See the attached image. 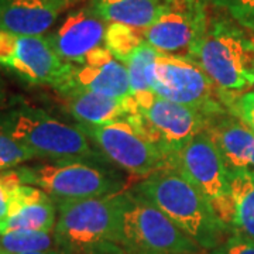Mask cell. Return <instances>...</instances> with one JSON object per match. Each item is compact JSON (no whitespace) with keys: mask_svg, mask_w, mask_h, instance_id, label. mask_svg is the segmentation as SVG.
Segmentation results:
<instances>
[{"mask_svg":"<svg viewBox=\"0 0 254 254\" xmlns=\"http://www.w3.org/2000/svg\"><path fill=\"white\" fill-rule=\"evenodd\" d=\"M76 0H0V30L43 36Z\"/></svg>","mask_w":254,"mask_h":254,"instance_id":"cell-16","label":"cell"},{"mask_svg":"<svg viewBox=\"0 0 254 254\" xmlns=\"http://www.w3.org/2000/svg\"><path fill=\"white\" fill-rule=\"evenodd\" d=\"M230 188L233 212L229 230L254 240V177L247 173L230 174Z\"/></svg>","mask_w":254,"mask_h":254,"instance_id":"cell-20","label":"cell"},{"mask_svg":"<svg viewBox=\"0 0 254 254\" xmlns=\"http://www.w3.org/2000/svg\"><path fill=\"white\" fill-rule=\"evenodd\" d=\"M205 0H164L158 17L143 31L145 41L161 54H188L209 24Z\"/></svg>","mask_w":254,"mask_h":254,"instance_id":"cell-12","label":"cell"},{"mask_svg":"<svg viewBox=\"0 0 254 254\" xmlns=\"http://www.w3.org/2000/svg\"><path fill=\"white\" fill-rule=\"evenodd\" d=\"M131 103L133 113L127 120L171 160L173 170L175 157L212 123L203 113L164 99L153 91L133 93Z\"/></svg>","mask_w":254,"mask_h":254,"instance_id":"cell-5","label":"cell"},{"mask_svg":"<svg viewBox=\"0 0 254 254\" xmlns=\"http://www.w3.org/2000/svg\"><path fill=\"white\" fill-rule=\"evenodd\" d=\"M57 91L61 93L66 109L78 125L103 126L126 120L133 113L131 96L127 99L110 98L76 86H63Z\"/></svg>","mask_w":254,"mask_h":254,"instance_id":"cell-17","label":"cell"},{"mask_svg":"<svg viewBox=\"0 0 254 254\" xmlns=\"http://www.w3.org/2000/svg\"><path fill=\"white\" fill-rule=\"evenodd\" d=\"M161 53L147 41L137 48L125 63L133 93L153 91L155 63Z\"/></svg>","mask_w":254,"mask_h":254,"instance_id":"cell-21","label":"cell"},{"mask_svg":"<svg viewBox=\"0 0 254 254\" xmlns=\"http://www.w3.org/2000/svg\"><path fill=\"white\" fill-rule=\"evenodd\" d=\"M57 223V202L43 190L20 184L10 203L9 215L0 223V235L14 230L51 233Z\"/></svg>","mask_w":254,"mask_h":254,"instance_id":"cell-15","label":"cell"},{"mask_svg":"<svg viewBox=\"0 0 254 254\" xmlns=\"http://www.w3.org/2000/svg\"><path fill=\"white\" fill-rule=\"evenodd\" d=\"M21 254H68L63 249H58V250H44V252H28V253H21Z\"/></svg>","mask_w":254,"mask_h":254,"instance_id":"cell-29","label":"cell"},{"mask_svg":"<svg viewBox=\"0 0 254 254\" xmlns=\"http://www.w3.org/2000/svg\"><path fill=\"white\" fill-rule=\"evenodd\" d=\"M20 184H23L16 170L0 171V223H3L9 215L13 193Z\"/></svg>","mask_w":254,"mask_h":254,"instance_id":"cell-27","label":"cell"},{"mask_svg":"<svg viewBox=\"0 0 254 254\" xmlns=\"http://www.w3.org/2000/svg\"><path fill=\"white\" fill-rule=\"evenodd\" d=\"M134 190L154 203L202 249L212 250L223 242L226 226L208 199L177 170L153 174L138 182Z\"/></svg>","mask_w":254,"mask_h":254,"instance_id":"cell-3","label":"cell"},{"mask_svg":"<svg viewBox=\"0 0 254 254\" xmlns=\"http://www.w3.org/2000/svg\"><path fill=\"white\" fill-rule=\"evenodd\" d=\"M185 57L208 73L223 102L254 86V34L232 17H210L205 33Z\"/></svg>","mask_w":254,"mask_h":254,"instance_id":"cell-1","label":"cell"},{"mask_svg":"<svg viewBox=\"0 0 254 254\" xmlns=\"http://www.w3.org/2000/svg\"><path fill=\"white\" fill-rule=\"evenodd\" d=\"M63 86H76L119 99H127L133 95L125 64L110 54L106 47L93 50L85 63L75 65L69 79Z\"/></svg>","mask_w":254,"mask_h":254,"instance_id":"cell-14","label":"cell"},{"mask_svg":"<svg viewBox=\"0 0 254 254\" xmlns=\"http://www.w3.org/2000/svg\"><path fill=\"white\" fill-rule=\"evenodd\" d=\"M0 66L33 85L54 89L66 83L73 64L55 53L48 36H23L0 30Z\"/></svg>","mask_w":254,"mask_h":254,"instance_id":"cell-11","label":"cell"},{"mask_svg":"<svg viewBox=\"0 0 254 254\" xmlns=\"http://www.w3.org/2000/svg\"><path fill=\"white\" fill-rule=\"evenodd\" d=\"M208 133L229 173H247L254 177V133L249 127L239 119L222 116L209 125Z\"/></svg>","mask_w":254,"mask_h":254,"instance_id":"cell-18","label":"cell"},{"mask_svg":"<svg viewBox=\"0 0 254 254\" xmlns=\"http://www.w3.org/2000/svg\"><path fill=\"white\" fill-rule=\"evenodd\" d=\"M174 170L181 173L208 199L229 230L233 212L230 173L208 128L193 137L175 157Z\"/></svg>","mask_w":254,"mask_h":254,"instance_id":"cell-9","label":"cell"},{"mask_svg":"<svg viewBox=\"0 0 254 254\" xmlns=\"http://www.w3.org/2000/svg\"><path fill=\"white\" fill-rule=\"evenodd\" d=\"M122 247L133 254H193L198 247L164 212L136 190H123Z\"/></svg>","mask_w":254,"mask_h":254,"instance_id":"cell-7","label":"cell"},{"mask_svg":"<svg viewBox=\"0 0 254 254\" xmlns=\"http://www.w3.org/2000/svg\"><path fill=\"white\" fill-rule=\"evenodd\" d=\"M16 171L23 184L43 190L55 202L110 196L126 187L122 174L89 161L20 165Z\"/></svg>","mask_w":254,"mask_h":254,"instance_id":"cell-6","label":"cell"},{"mask_svg":"<svg viewBox=\"0 0 254 254\" xmlns=\"http://www.w3.org/2000/svg\"><path fill=\"white\" fill-rule=\"evenodd\" d=\"M79 126L106 160L131 175L147 178L173 170L171 160L127 119L103 126Z\"/></svg>","mask_w":254,"mask_h":254,"instance_id":"cell-10","label":"cell"},{"mask_svg":"<svg viewBox=\"0 0 254 254\" xmlns=\"http://www.w3.org/2000/svg\"><path fill=\"white\" fill-rule=\"evenodd\" d=\"M1 96H3V91H1V86H0V99H1Z\"/></svg>","mask_w":254,"mask_h":254,"instance_id":"cell-30","label":"cell"},{"mask_svg":"<svg viewBox=\"0 0 254 254\" xmlns=\"http://www.w3.org/2000/svg\"><path fill=\"white\" fill-rule=\"evenodd\" d=\"M55 237L47 232L14 230L0 235V254H21L28 252L53 250Z\"/></svg>","mask_w":254,"mask_h":254,"instance_id":"cell-22","label":"cell"},{"mask_svg":"<svg viewBox=\"0 0 254 254\" xmlns=\"http://www.w3.org/2000/svg\"><path fill=\"white\" fill-rule=\"evenodd\" d=\"M153 92L208 116L212 122L226 115L222 92L198 64L185 55L161 54L154 68Z\"/></svg>","mask_w":254,"mask_h":254,"instance_id":"cell-8","label":"cell"},{"mask_svg":"<svg viewBox=\"0 0 254 254\" xmlns=\"http://www.w3.org/2000/svg\"><path fill=\"white\" fill-rule=\"evenodd\" d=\"M143 43H145L143 31L128 27L126 24L109 23L105 36V47L122 64L126 63L127 58Z\"/></svg>","mask_w":254,"mask_h":254,"instance_id":"cell-23","label":"cell"},{"mask_svg":"<svg viewBox=\"0 0 254 254\" xmlns=\"http://www.w3.org/2000/svg\"><path fill=\"white\" fill-rule=\"evenodd\" d=\"M105 23L89 4L71 13L48 38L65 63L82 65L93 50L105 43L108 30Z\"/></svg>","mask_w":254,"mask_h":254,"instance_id":"cell-13","label":"cell"},{"mask_svg":"<svg viewBox=\"0 0 254 254\" xmlns=\"http://www.w3.org/2000/svg\"><path fill=\"white\" fill-rule=\"evenodd\" d=\"M208 4L225 10L242 27L254 34V0H205Z\"/></svg>","mask_w":254,"mask_h":254,"instance_id":"cell-25","label":"cell"},{"mask_svg":"<svg viewBox=\"0 0 254 254\" xmlns=\"http://www.w3.org/2000/svg\"><path fill=\"white\" fill-rule=\"evenodd\" d=\"M0 131L37 155L51 161L102 163L103 154L92 147L79 125H68L40 109L23 106L0 116Z\"/></svg>","mask_w":254,"mask_h":254,"instance_id":"cell-4","label":"cell"},{"mask_svg":"<svg viewBox=\"0 0 254 254\" xmlns=\"http://www.w3.org/2000/svg\"><path fill=\"white\" fill-rule=\"evenodd\" d=\"M122 206V192L102 198L57 202V246L66 253L125 254Z\"/></svg>","mask_w":254,"mask_h":254,"instance_id":"cell-2","label":"cell"},{"mask_svg":"<svg viewBox=\"0 0 254 254\" xmlns=\"http://www.w3.org/2000/svg\"><path fill=\"white\" fill-rule=\"evenodd\" d=\"M226 109H229L243 125L254 133V91H247L239 95L225 98Z\"/></svg>","mask_w":254,"mask_h":254,"instance_id":"cell-26","label":"cell"},{"mask_svg":"<svg viewBox=\"0 0 254 254\" xmlns=\"http://www.w3.org/2000/svg\"><path fill=\"white\" fill-rule=\"evenodd\" d=\"M210 254H254V240L232 235L215 249H212Z\"/></svg>","mask_w":254,"mask_h":254,"instance_id":"cell-28","label":"cell"},{"mask_svg":"<svg viewBox=\"0 0 254 254\" xmlns=\"http://www.w3.org/2000/svg\"><path fill=\"white\" fill-rule=\"evenodd\" d=\"M33 158H37L33 151H30L6 133L0 131V171L20 167L21 164Z\"/></svg>","mask_w":254,"mask_h":254,"instance_id":"cell-24","label":"cell"},{"mask_svg":"<svg viewBox=\"0 0 254 254\" xmlns=\"http://www.w3.org/2000/svg\"><path fill=\"white\" fill-rule=\"evenodd\" d=\"M164 0H92L91 7L102 20L144 31L155 21Z\"/></svg>","mask_w":254,"mask_h":254,"instance_id":"cell-19","label":"cell"}]
</instances>
